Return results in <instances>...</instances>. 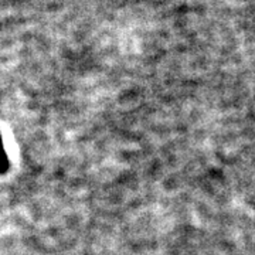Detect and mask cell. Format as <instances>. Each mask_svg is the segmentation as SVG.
<instances>
[{
  "label": "cell",
  "mask_w": 255,
  "mask_h": 255,
  "mask_svg": "<svg viewBox=\"0 0 255 255\" xmlns=\"http://www.w3.org/2000/svg\"><path fill=\"white\" fill-rule=\"evenodd\" d=\"M7 155L4 152V147H3V143H1V137H0V173H3L4 170H7Z\"/></svg>",
  "instance_id": "1"
}]
</instances>
